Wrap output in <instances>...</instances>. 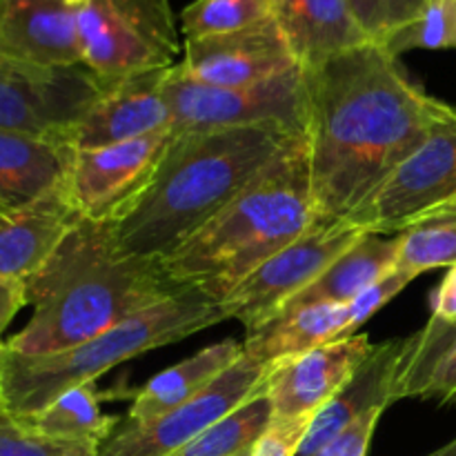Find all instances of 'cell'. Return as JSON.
I'll list each match as a JSON object with an SVG mask.
<instances>
[{
    "label": "cell",
    "mask_w": 456,
    "mask_h": 456,
    "mask_svg": "<svg viewBox=\"0 0 456 456\" xmlns=\"http://www.w3.org/2000/svg\"><path fill=\"white\" fill-rule=\"evenodd\" d=\"M426 456H456V439L450 441V444H445L444 448L435 450V452L426 454Z\"/></svg>",
    "instance_id": "36"
},
{
    "label": "cell",
    "mask_w": 456,
    "mask_h": 456,
    "mask_svg": "<svg viewBox=\"0 0 456 456\" xmlns=\"http://www.w3.org/2000/svg\"><path fill=\"white\" fill-rule=\"evenodd\" d=\"M249 452H252V450H249ZM249 452H243V454H239V456H249Z\"/></svg>",
    "instance_id": "39"
},
{
    "label": "cell",
    "mask_w": 456,
    "mask_h": 456,
    "mask_svg": "<svg viewBox=\"0 0 456 456\" xmlns=\"http://www.w3.org/2000/svg\"><path fill=\"white\" fill-rule=\"evenodd\" d=\"M454 12H456V0H454Z\"/></svg>",
    "instance_id": "40"
},
{
    "label": "cell",
    "mask_w": 456,
    "mask_h": 456,
    "mask_svg": "<svg viewBox=\"0 0 456 456\" xmlns=\"http://www.w3.org/2000/svg\"><path fill=\"white\" fill-rule=\"evenodd\" d=\"M87 0H0V52L40 67H83L80 13Z\"/></svg>",
    "instance_id": "15"
},
{
    "label": "cell",
    "mask_w": 456,
    "mask_h": 456,
    "mask_svg": "<svg viewBox=\"0 0 456 456\" xmlns=\"http://www.w3.org/2000/svg\"><path fill=\"white\" fill-rule=\"evenodd\" d=\"M0 456H98V448L80 441L38 435L20 426L4 410L0 412Z\"/></svg>",
    "instance_id": "30"
},
{
    "label": "cell",
    "mask_w": 456,
    "mask_h": 456,
    "mask_svg": "<svg viewBox=\"0 0 456 456\" xmlns=\"http://www.w3.org/2000/svg\"><path fill=\"white\" fill-rule=\"evenodd\" d=\"M314 225L310 138L303 132L160 265L181 289L221 303L258 265Z\"/></svg>",
    "instance_id": "4"
},
{
    "label": "cell",
    "mask_w": 456,
    "mask_h": 456,
    "mask_svg": "<svg viewBox=\"0 0 456 456\" xmlns=\"http://www.w3.org/2000/svg\"><path fill=\"white\" fill-rule=\"evenodd\" d=\"M399 245L401 234H363L279 314L307 305H347L395 270Z\"/></svg>",
    "instance_id": "21"
},
{
    "label": "cell",
    "mask_w": 456,
    "mask_h": 456,
    "mask_svg": "<svg viewBox=\"0 0 456 456\" xmlns=\"http://www.w3.org/2000/svg\"><path fill=\"white\" fill-rule=\"evenodd\" d=\"M381 47H386L395 58L414 49H456L454 0H432L421 18L396 31Z\"/></svg>",
    "instance_id": "28"
},
{
    "label": "cell",
    "mask_w": 456,
    "mask_h": 456,
    "mask_svg": "<svg viewBox=\"0 0 456 456\" xmlns=\"http://www.w3.org/2000/svg\"><path fill=\"white\" fill-rule=\"evenodd\" d=\"M3 352V350H0ZM0 412H4V399H3V381H0Z\"/></svg>",
    "instance_id": "37"
},
{
    "label": "cell",
    "mask_w": 456,
    "mask_h": 456,
    "mask_svg": "<svg viewBox=\"0 0 456 456\" xmlns=\"http://www.w3.org/2000/svg\"><path fill=\"white\" fill-rule=\"evenodd\" d=\"M363 234L368 232L350 223L312 227L267 258L223 298L227 319L239 321L248 334L261 330Z\"/></svg>",
    "instance_id": "8"
},
{
    "label": "cell",
    "mask_w": 456,
    "mask_h": 456,
    "mask_svg": "<svg viewBox=\"0 0 456 456\" xmlns=\"http://www.w3.org/2000/svg\"><path fill=\"white\" fill-rule=\"evenodd\" d=\"M174 125L96 150H76L69 174V199L83 218L111 223L125 216L150 187L169 142Z\"/></svg>",
    "instance_id": "12"
},
{
    "label": "cell",
    "mask_w": 456,
    "mask_h": 456,
    "mask_svg": "<svg viewBox=\"0 0 456 456\" xmlns=\"http://www.w3.org/2000/svg\"><path fill=\"white\" fill-rule=\"evenodd\" d=\"M169 69L129 76L102 89L101 98L76 125L71 138L76 150L116 145L172 125V111L165 98Z\"/></svg>",
    "instance_id": "16"
},
{
    "label": "cell",
    "mask_w": 456,
    "mask_h": 456,
    "mask_svg": "<svg viewBox=\"0 0 456 456\" xmlns=\"http://www.w3.org/2000/svg\"><path fill=\"white\" fill-rule=\"evenodd\" d=\"M4 347V341H3V337H0V350H3Z\"/></svg>",
    "instance_id": "38"
},
{
    "label": "cell",
    "mask_w": 456,
    "mask_h": 456,
    "mask_svg": "<svg viewBox=\"0 0 456 456\" xmlns=\"http://www.w3.org/2000/svg\"><path fill=\"white\" fill-rule=\"evenodd\" d=\"M414 281L412 274H408L405 270H395L390 274L383 276L379 283L370 285L365 292H361L359 297L354 298L352 303H347V323H350V334H356V330L365 323V321L372 319L381 307H386L387 303L392 301L395 297H399L405 288Z\"/></svg>",
    "instance_id": "31"
},
{
    "label": "cell",
    "mask_w": 456,
    "mask_h": 456,
    "mask_svg": "<svg viewBox=\"0 0 456 456\" xmlns=\"http://www.w3.org/2000/svg\"><path fill=\"white\" fill-rule=\"evenodd\" d=\"M272 421H274V410L263 387V392L212 423L174 456H239L249 452L265 435Z\"/></svg>",
    "instance_id": "25"
},
{
    "label": "cell",
    "mask_w": 456,
    "mask_h": 456,
    "mask_svg": "<svg viewBox=\"0 0 456 456\" xmlns=\"http://www.w3.org/2000/svg\"><path fill=\"white\" fill-rule=\"evenodd\" d=\"M181 67L199 83L249 87L301 65L288 36L272 18L232 34L187 38Z\"/></svg>",
    "instance_id": "13"
},
{
    "label": "cell",
    "mask_w": 456,
    "mask_h": 456,
    "mask_svg": "<svg viewBox=\"0 0 456 456\" xmlns=\"http://www.w3.org/2000/svg\"><path fill=\"white\" fill-rule=\"evenodd\" d=\"M74 156L76 147L67 141L0 129V212L65 190Z\"/></svg>",
    "instance_id": "19"
},
{
    "label": "cell",
    "mask_w": 456,
    "mask_h": 456,
    "mask_svg": "<svg viewBox=\"0 0 456 456\" xmlns=\"http://www.w3.org/2000/svg\"><path fill=\"white\" fill-rule=\"evenodd\" d=\"M310 421L312 417L274 419L249 456H294L310 428Z\"/></svg>",
    "instance_id": "32"
},
{
    "label": "cell",
    "mask_w": 456,
    "mask_h": 456,
    "mask_svg": "<svg viewBox=\"0 0 456 456\" xmlns=\"http://www.w3.org/2000/svg\"><path fill=\"white\" fill-rule=\"evenodd\" d=\"M405 343L408 337L374 343L372 354L356 370L354 377L312 417L294 456H316L365 412L386 410L396 403L395 383L405 354Z\"/></svg>",
    "instance_id": "17"
},
{
    "label": "cell",
    "mask_w": 456,
    "mask_h": 456,
    "mask_svg": "<svg viewBox=\"0 0 456 456\" xmlns=\"http://www.w3.org/2000/svg\"><path fill=\"white\" fill-rule=\"evenodd\" d=\"M101 399L102 396L96 392V386L85 383V386L62 392L47 408L13 419L38 435L80 441V444H92L101 448L120 423V419L102 414Z\"/></svg>",
    "instance_id": "24"
},
{
    "label": "cell",
    "mask_w": 456,
    "mask_h": 456,
    "mask_svg": "<svg viewBox=\"0 0 456 456\" xmlns=\"http://www.w3.org/2000/svg\"><path fill=\"white\" fill-rule=\"evenodd\" d=\"M270 365L243 354L216 381L209 383L190 403L147 423H118L98 456H174L265 387Z\"/></svg>",
    "instance_id": "10"
},
{
    "label": "cell",
    "mask_w": 456,
    "mask_h": 456,
    "mask_svg": "<svg viewBox=\"0 0 456 456\" xmlns=\"http://www.w3.org/2000/svg\"><path fill=\"white\" fill-rule=\"evenodd\" d=\"M456 263V214H435L401 234L396 267L412 274L452 267Z\"/></svg>",
    "instance_id": "27"
},
{
    "label": "cell",
    "mask_w": 456,
    "mask_h": 456,
    "mask_svg": "<svg viewBox=\"0 0 456 456\" xmlns=\"http://www.w3.org/2000/svg\"><path fill=\"white\" fill-rule=\"evenodd\" d=\"M456 199V118L436 129L347 221L368 234H403Z\"/></svg>",
    "instance_id": "11"
},
{
    "label": "cell",
    "mask_w": 456,
    "mask_h": 456,
    "mask_svg": "<svg viewBox=\"0 0 456 456\" xmlns=\"http://www.w3.org/2000/svg\"><path fill=\"white\" fill-rule=\"evenodd\" d=\"M274 18L288 36L301 69L370 43L352 18L347 0H272Z\"/></svg>",
    "instance_id": "20"
},
{
    "label": "cell",
    "mask_w": 456,
    "mask_h": 456,
    "mask_svg": "<svg viewBox=\"0 0 456 456\" xmlns=\"http://www.w3.org/2000/svg\"><path fill=\"white\" fill-rule=\"evenodd\" d=\"M374 350L365 334L338 338L270 365L265 392L274 419L314 417L354 377Z\"/></svg>",
    "instance_id": "14"
},
{
    "label": "cell",
    "mask_w": 456,
    "mask_h": 456,
    "mask_svg": "<svg viewBox=\"0 0 456 456\" xmlns=\"http://www.w3.org/2000/svg\"><path fill=\"white\" fill-rule=\"evenodd\" d=\"M25 305V283L18 279H12V276L0 274V334L7 330V325L16 319V314Z\"/></svg>",
    "instance_id": "34"
},
{
    "label": "cell",
    "mask_w": 456,
    "mask_h": 456,
    "mask_svg": "<svg viewBox=\"0 0 456 456\" xmlns=\"http://www.w3.org/2000/svg\"><path fill=\"white\" fill-rule=\"evenodd\" d=\"M25 292L31 319L4 346L20 354H49L80 346L185 289L160 261L125 252L111 223L80 216L52 258L25 281Z\"/></svg>",
    "instance_id": "2"
},
{
    "label": "cell",
    "mask_w": 456,
    "mask_h": 456,
    "mask_svg": "<svg viewBox=\"0 0 456 456\" xmlns=\"http://www.w3.org/2000/svg\"><path fill=\"white\" fill-rule=\"evenodd\" d=\"M223 321L230 319L221 303L185 289L69 350L20 354L4 346L0 352L4 410L12 417L38 412L62 392L94 383L125 361L185 341Z\"/></svg>",
    "instance_id": "5"
},
{
    "label": "cell",
    "mask_w": 456,
    "mask_h": 456,
    "mask_svg": "<svg viewBox=\"0 0 456 456\" xmlns=\"http://www.w3.org/2000/svg\"><path fill=\"white\" fill-rule=\"evenodd\" d=\"M165 98L174 132L272 125L303 134L310 125V96L301 67L249 87H214L187 76L176 62L165 80Z\"/></svg>",
    "instance_id": "7"
},
{
    "label": "cell",
    "mask_w": 456,
    "mask_h": 456,
    "mask_svg": "<svg viewBox=\"0 0 456 456\" xmlns=\"http://www.w3.org/2000/svg\"><path fill=\"white\" fill-rule=\"evenodd\" d=\"M432 0H347L352 18L365 38L386 45L396 31L423 16Z\"/></svg>",
    "instance_id": "29"
},
{
    "label": "cell",
    "mask_w": 456,
    "mask_h": 456,
    "mask_svg": "<svg viewBox=\"0 0 456 456\" xmlns=\"http://www.w3.org/2000/svg\"><path fill=\"white\" fill-rule=\"evenodd\" d=\"M347 337L354 334H350L346 305H307L283 312L261 330L248 334L243 350L261 363L274 365L276 361Z\"/></svg>",
    "instance_id": "23"
},
{
    "label": "cell",
    "mask_w": 456,
    "mask_h": 456,
    "mask_svg": "<svg viewBox=\"0 0 456 456\" xmlns=\"http://www.w3.org/2000/svg\"><path fill=\"white\" fill-rule=\"evenodd\" d=\"M78 218L67 187L20 209L0 212V274L25 283L52 258Z\"/></svg>",
    "instance_id": "18"
},
{
    "label": "cell",
    "mask_w": 456,
    "mask_h": 456,
    "mask_svg": "<svg viewBox=\"0 0 456 456\" xmlns=\"http://www.w3.org/2000/svg\"><path fill=\"white\" fill-rule=\"evenodd\" d=\"M305 80L314 227L347 221L456 118V105L419 87L381 45L346 49L307 69Z\"/></svg>",
    "instance_id": "1"
},
{
    "label": "cell",
    "mask_w": 456,
    "mask_h": 456,
    "mask_svg": "<svg viewBox=\"0 0 456 456\" xmlns=\"http://www.w3.org/2000/svg\"><path fill=\"white\" fill-rule=\"evenodd\" d=\"M274 18L272 0H194L181 13L187 38L232 34Z\"/></svg>",
    "instance_id": "26"
},
{
    "label": "cell",
    "mask_w": 456,
    "mask_h": 456,
    "mask_svg": "<svg viewBox=\"0 0 456 456\" xmlns=\"http://www.w3.org/2000/svg\"><path fill=\"white\" fill-rule=\"evenodd\" d=\"M292 136L272 125L174 132L150 187L114 223L116 240L134 256L163 261L230 205Z\"/></svg>",
    "instance_id": "3"
},
{
    "label": "cell",
    "mask_w": 456,
    "mask_h": 456,
    "mask_svg": "<svg viewBox=\"0 0 456 456\" xmlns=\"http://www.w3.org/2000/svg\"><path fill=\"white\" fill-rule=\"evenodd\" d=\"M386 410H370L363 417L356 419L346 432L330 441L316 456H368L370 444H372L374 430Z\"/></svg>",
    "instance_id": "33"
},
{
    "label": "cell",
    "mask_w": 456,
    "mask_h": 456,
    "mask_svg": "<svg viewBox=\"0 0 456 456\" xmlns=\"http://www.w3.org/2000/svg\"><path fill=\"white\" fill-rule=\"evenodd\" d=\"M101 94L85 67H40L0 53V129L71 142Z\"/></svg>",
    "instance_id": "9"
},
{
    "label": "cell",
    "mask_w": 456,
    "mask_h": 456,
    "mask_svg": "<svg viewBox=\"0 0 456 456\" xmlns=\"http://www.w3.org/2000/svg\"><path fill=\"white\" fill-rule=\"evenodd\" d=\"M243 354L245 350L240 343L225 338V341L214 343V346L196 352L190 359L172 365L165 372L156 374L132 395V408H129L125 421H154V419L190 403L196 395H200L209 383L216 381Z\"/></svg>",
    "instance_id": "22"
},
{
    "label": "cell",
    "mask_w": 456,
    "mask_h": 456,
    "mask_svg": "<svg viewBox=\"0 0 456 456\" xmlns=\"http://www.w3.org/2000/svg\"><path fill=\"white\" fill-rule=\"evenodd\" d=\"M432 319L456 323V263L448 267L444 281L432 294Z\"/></svg>",
    "instance_id": "35"
},
{
    "label": "cell",
    "mask_w": 456,
    "mask_h": 456,
    "mask_svg": "<svg viewBox=\"0 0 456 456\" xmlns=\"http://www.w3.org/2000/svg\"><path fill=\"white\" fill-rule=\"evenodd\" d=\"M181 53L172 0H87L80 58L102 89L136 74L169 69Z\"/></svg>",
    "instance_id": "6"
}]
</instances>
